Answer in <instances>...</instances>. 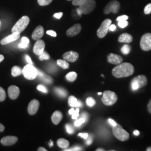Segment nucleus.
<instances>
[{
	"mask_svg": "<svg viewBox=\"0 0 151 151\" xmlns=\"http://www.w3.org/2000/svg\"><path fill=\"white\" fill-rule=\"evenodd\" d=\"M37 71H38V76L39 77H42V76H43L44 75L43 73L42 72H41L40 70H37Z\"/></svg>",
	"mask_w": 151,
	"mask_h": 151,
	"instance_id": "54",
	"label": "nucleus"
},
{
	"mask_svg": "<svg viewBox=\"0 0 151 151\" xmlns=\"http://www.w3.org/2000/svg\"><path fill=\"white\" fill-rule=\"evenodd\" d=\"M81 30V25L80 24H76L69 28L67 31L66 34L67 36L70 37H73L78 34Z\"/></svg>",
	"mask_w": 151,
	"mask_h": 151,
	"instance_id": "17",
	"label": "nucleus"
},
{
	"mask_svg": "<svg viewBox=\"0 0 151 151\" xmlns=\"http://www.w3.org/2000/svg\"><path fill=\"white\" fill-rule=\"evenodd\" d=\"M140 48L144 51H149L151 50V34L146 33L141 38L140 43Z\"/></svg>",
	"mask_w": 151,
	"mask_h": 151,
	"instance_id": "9",
	"label": "nucleus"
},
{
	"mask_svg": "<svg viewBox=\"0 0 151 151\" xmlns=\"http://www.w3.org/2000/svg\"><path fill=\"white\" fill-rule=\"evenodd\" d=\"M133 134L136 136H138V135H139V132L138 130H134V132H133Z\"/></svg>",
	"mask_w": 151,
	"mask_h": 151,
	"instance_id": "56",
	"label": "nucleus"
},
{
	"mask_svg": "<svg viewBox=\"0 0 151 151\" xmlns=\"http://www.w3.org/2000/svg\"><path fill=\"white\" fill-rule=\"evenodd\" d=\"M147 110L151 114V99L150 100L147 105Z\"/></svg>",
	"mask_w": 151,
	"mask_h": 151,
	"instance_id": "51",
	"label": "nucleus"
},
{
	"mask_svg": "<svg viewBox=\"0 0 151 151\" xmlns=\"http://www.w3.org/2000/svg\"><path fill=\"white\" fill-rule=\"evenodd\" d=\"M62 15H63V12H58V13L54 14V17L58 19H60L62 17Z\"/></svg>",
	"mask_w": 151,
	"mask_h": 151,
	"instance_id": "46",
	"label": "nucleus"
},
{
	"mask_svg": "<svg viewBox=\"0 0 151 151\" xmlns=\"http://www.w3.org/2000/svg\"><path fill=\"white\" fill-rule=\"evenodd\" d=\"M45 49V43L43 40L39 39L37 40L36 43L34 44L33 48V52L37 55H40L42 54Z\"/></svg>",
	"mask_w": 151,
	"mask_h": 151,
	"instance_id": "11",
	"label": "nucleus"
},
{
	"mask_svg": "<svg viewBox=\"0 0 151 151\" xmlns=\"http://www.w3.org/2000/svg\"><path fill=\"white\" fill-rule=\"evenodd\" d=\"M116 26L115 25H114V24L111 25H111L109 27V30H110V32H114V31H115L116 30Z\"/></svg>",
	"mask_w": 151,
	"mask_h": 151,
	"instance_id": "50",
	"label": "nucleus"
},
{
	"mask_svg": "<svg viewBox=\"0 0 151 151\" xmlns=\"http://www.w3.org/2000/svg\"><path fill=\"white\" fill-rule=\"evenodd\" d=\"M47 34L52 37H56V36H57V33L53 30H48L47 32Z\"/></svg>",
	"mask_w": 151,
	"mask_h": 151,
	"instance_id": "44",
	"label": "nucleus"
},
{
	"mask_svg": "<svg viewBox=\"0 0 151 151\" xmlns=\"http://www.w3.org/2000/svg\"><path fill=\"white\" fill-rule=\"evenodd\" d=\"M96 151H105V150H104V149H103V148H98V149H97L96 150Z\"/></svg>",
	"mask_w": 151,
	"mask_h": 151,
	"instance_id": "59",
	"label": "nucleus"
},
{
	"mask_svg": "<svg viewBox=\"0 0 151 151\" xmlns=\"http://www.w3.org/2000/svg\"><path fill=\"white\" fill-rule=\"evenodd\" d=\"M118 26L121 28H125L128 25V22L127 20H123L118 22Z\"/></svg>",
	"mask_w": 151,
	"mask_h": 151,
	"instance_id": "37",
	"label": "nucleus"
},
{
	"mask_svg": "<svg viewBox=\"0 0 151 151\" xmlns=\"http://www.w3.org/2000/svg\"><path fill=\"white\" fill-rule=\"evenodd\" d=\"M131 82H134L137 83L139 88L145 86L147 83V78L145 75H139L135 77Z\"/></svg>",
	"mask_w": 151,
	"mask_h": 151,
	"instance_id": "19",
	"label": "nucleus"
},
{
	"mask_svg": "<svg viewBox=\"0 0 151 151\" xmlns=\"http://www.w3.org/2000/svg\"><path fill=\"white\" fill-rule=\"evenodd\" d=\"M57 145L60 148L65 149L68 147L70 145V142L64 138H60L57 140Z\"/></svg>",
	"mask_w": 151,
	"mask_h": 151,
	"instance_id": "23",
	"label": "nucleus"
},
{
	"mask_svg": "<svg viewBox=\"0 0 151 151\" xmlns=\"http://www.w3.org/2000/svg\"><path fill=\"white\" fill-rule=\"evenodd\" d=\"M68 105L72 108H81L83 106V104L81 101L77 100V99L73 96H70L68 98Z\"/></svg>",
	"mask_w": 151,
	"mask_h": 151,
	"instance_id": "20",
	"label": "nucleus"
},
{
	"mask_svg": "<svg viewBox=\"0 0 151 151\" xmlns=\"http://www.w3.org/2000/svg\"><path fill=\"white\" fill-rule=\"evenodd\" d=\"M20 89L18 87L12 85L8 88V95L11 100H15L20 95Z\"/></svg>",
	"mask_w": 151,
	"mask_h": 151,
	"instance_id": "16",
	"label": "nucleus"
},
{
	"mask_svg": "<svg viewBox=\"0 0 151 151\" xmlns=\"http://www.w3.org/2000/svg\"><path fill=\"white\" fill-rule=\"evenodd\" d=\"M96 3L95 0H87L85 3L79 6L78 12L80 15H87L92 12L96 7Z\"/></svg>",
	"mask_w": 151,
	"mask_h": 151,
	"instance_id": "2",
	"label": "nucleus"
},
{
	"mask_svg": "<svg viewBox=\"0 0 151 151\" xmlns=\"http://www.w3.org/2000/svg\"><path fill=\"white\" fill-rule=\"evenodd\" d=\"M44 35V28L42 26L39 25L35 28L32 34V38L34 40H38Z\"/></svg>",
	"mask_w": 151,
	"mask_h": 151,
	"instance_id": "18",
	"label": "nucleus"
},
{
	"mask_svg": "<svg viewBox=\"0 0 151 151\" xmlns=\"http://www.w3.org/2000/svg\"><path fill=\"white\" fill-rule=\"evenodd\" d=\"M30 22V19L27 16H24L16 22L12 29V32L22 33L27 27Z\"/></svg>",
	"mask_w": 151,
	"mask_h": 151,
	"instance_id": "5",
	"label": "nucleus"
},
{
	"mask_svg": "<svg viewBox=\"0 0 151 151\" xmlns=\"http://www.w3.org/2000/svg\"><path fill=\"white\" fill-rule=\"evenodd\" d=\"M40 78L43 82L47 83H50L52 82V79L49 76L44 75L42 77H40Z\"/></svg>",
	"mask_w": 151,
	"mask_h": 151,
	"instance_id": "35",
	"label": "nucleus"
},
{
	"mask_svg": "<svg viewBox=\"0 0 151 151\" xmlns=\"http://www.w3.org/2000/svg\"><path fill=\"white\" fill-rule=\"evenodd\" d=\"M4 60V56L3 55H2V54H0V63L1 62H2Z\"/></svg>",
	"mask_w": 151,
	"mask_h": 151,
	"instance_id": "58",
	"label": "nucleus"
},
{
	"mask_svg": "<svg viewBox=\"0 0 151 151\" xmlns=\"http://www.w3.org/2000/svg\"><path fill=\"white\" fill-rule=\"evenodd\" d=\"M82 148L80 146H75L72 148H70L68 150H65L64 151H82Z\"/></svg>",
	"mask_w": 151,
	"mask_h": 151,
	"instance_id": "41",
	"label": "nucleus"
},
{
	"mask_svg": "<svg viewBox=\"0 0 151 151\" xmlns=\"http://www.w3.org/2000/svg\"><path fill=\"white\" fill-rule=\"evenodd\" d=\"M53 0H38V4L39 5L44 6L49 5Z\"/></svg>",
	"mask_w": 151,
	"mask_h": 151,
	"instance_id": "33",
	"label": "nucleus"
},
{
	"mask_svg": "<svg viewBox=\"0 0 151 151\" xmlns=\"http://www.w3.org/2000/svg\"><path fill=\"white\" fill-rule=\"evenodd\" d=\"M65 128H66V130H67L68 133H69L70 134H72L74 133L75 130L73 129V127L70 124H66L65 125Z\"/></svg>",
	"mask_w": 151,
	"mask_h": 151,
	"instance_id": "34",
	"label": "nucleus"
},
{
	"mask_svg": "<svg viewBox=\"0 0 151 151\" xmlns=\"http://www.w3.org/2000/svg\"><path fill=\"white\" fill-rule=\"evenodd\" d=\"M134 72L133 65L129 63H123L118 65L112 70L113 75L116 78H123L132 76Z\"/></svg>",
	"mask_w": 151,
	"mask_h": 151,
	"instance_id": "1",
	"label": "nucleus"
},
{
	"mask_svg": "<svg viewBox=\"0 0 151 151\" xmlns=\"http://www.w3.org/2000/svg\"><path fill=\"white\" fill-rule=\"evenodd\" d=\"M87 105L90 106V107H92L96 104V101L93 98L91 97H88L86 99Z\"/></svg>",
	"mask_w": 151,
	"mask_h": 151,
	"instance_id": "30",
	"label": "nucleus"
},
{
	"mask_svg": "<svg viewBox=\"0 0 151 151\" xmlns=\"http://www.w3.org/2000/svg\"><path fill=\"white\" fill-rule=\"evenodd\" d=\"M54 91L60 97H65L67 96V92L63 88L61 87H55L54 88Z\"/></svg>",
	"mask_w": 151,
	"mask_h": 151,
	"instance_id": "24",
	"label": "nucleus"
},
{
	"mask_svg": "<svg viewBox=\"0 0 151 151\" xmlns=\"http://www.w3.org/2000/svg\"><path fill=\"white\" fill-rule=\"evenodd\" d=\"M97 94H98L99 95H101V94H102V92H99Z\"/></svg>",
	"mask_w": 151,
	"mask_h": 151,
	"instance_id": "61",
	"label": "nucleus"
},
{
	"mask_svg": "<svg viewBox=\"0 0 151 151\" xmlns=\"http://www.w3.org/2000/svg\"><path fill=\"white\" fill-rule=\"evenodd\" d=\"M39 56V60H48L50 59V55H49L48 53L46 52H44L40 54Z\"/></svg>",
	"mask_w": 151,
	"mask_h": 151,
	"instance_id": "32",
	"label": "nucleus"
},
{
	"mask_svg": "<svg viewBox=\"0 0 151 151\" xmlns=\"http://www.w3.org/2000/svg\"><path fill=\"white\" fill-rule=\"evenodd\" d=\"M18 140V138L15 136H6L1 139V143L5 146L14 145Z\"/></svg>",
	"mask_w": 151,
	"mask_h": 151,
	"instance_id": "12",
	"label": "nucleus"
},
{
	"mask_svg": "<svg viewBox=\"0 0 151 151\" xmlns=\"http://www.w3.org/2000/svg\"><path fill=\"white\" fill-rule=\"evenodd\" d=\"M75 110L73 109V108H72L71 109H70V110H69V111H68V113L70 115H72L73 114L75 113Z\"/></svg>",
	"mask_w": 151,
	"mask_h": 151,
	"instance_id": "55",
	"label": "nucleus"
},
{
	"mask_svg": "<svg viewBox=\"0 0 151 151\" xmlns=\"http://www.w3.org/2000/svg\"><path fill=\"white\" fill-rule=\"evenodd\" d=\"M63 118L62 113L60 111H55L52 116V121L55 125L59 124Z\"/></svg>",
	"mask_w": 151,
	"mask_h": 151,
	"instance_id": "22",
	"label": "nucleus"
},
{
	"mask_svg": "<svg viewBox=\"0 0 151 151\" xmlns=\"http://www.w3.org/2000/svg\"><path fill=\"white\" fill-rule=\"evenodd\" d=\"M22 73L24 77L29 80H32L35 79L38 76L37 69L35 68L34 65L30 64L26 65L22 69Z\"/></svg>",
	"mask_w": 151,
	"mask_h": 151,
	"instance_id": "6",
	"label": "nucleus"
},
{
	"mask_svg": "<svg viewBox=\"0 0 151 151\" xmlns=\"http://www.w3.org/2000/svg\"><path fill=\"white\" fill-rule=\"evenodd\" d=\"M6 94L5 90L0 87V102L4 101L6 99Z\"/></svg>",
	"mask_w": 151,
	"mask_h": 151,
	"instance_id": "31",
	"label": "nucleus"
},
{
	"mask_svg": "<svg viewBox=\"0 0 151 151\" xmlns=\"http://www.w3.org/2000/svg\"><path fill=\"white\" fill-rule=\"evenodd\" d=\"M117 95L114 92L106 90L103 93L102 102L106 106H111L117 101Z\"/></svg>",
	"mask_w": 151,
	"mask_h": 151,
	"instance_id": "3",
	"label": "nucleus"
},
{
	"mask_svg": "<svg viewBox=\"0 0 151 151\" xmlns=\"http://www.w3.org/2000/svg\"><path fill=\"white\" fill-rule=\"evenodd\" d=\"M85 122V120L83 118H81L78 120H77L75 122V125L76 127H78L80 125H81V124L84 123Z\"/></svg>",
	"mask_w": 151,
	"mask_h": 151,
	"instance_id": "39",
	"label": "nucleus"
},
{
	"mask_svg": "<svg viewBox=\"0 0 151 151\" xmlns=\"http://www.w3.org/2000/svg\"><path fill=\"white\" fill-rule=\"evenodd\" d=\"M120 5V3L116 0H113L108 3L105 6L104 12L105 14H109L111 12L114 14H117L119 11Z\"/></svg>",
	"mask_w": 151,
	"mask_h": 151,
	"instance_id": "8",
	"label": "nucleus"
},
{
	"mask_svg": "<svg viewBox=\"0 0 151 151\" xmlns=\"http://www.w3.org/2000/svg\"><path fill=\"white\" fill-rule=\"evenodd\" d=\"M144 12L145 14H151V4H149L147 5L144 9Z\"/></svg>",
	"mask_w": 151,
	"mask_h": 151,
	"instance_id": "38",
	"label": "nucleus"
},
{
	"mask_svg": "<svg viewBox=\"0 0 151 151\" xmlns=\"http://www.w3.org/2000/svg\"><path fill=\"white\" fill-rule=\"evenodd\" d=\"M108 122L111 126H113V127H114V126H116V124H117V123L114 120H113L112 119H110V118L108 119Z\"/></svg>",
	"mask_w": 151,
	"mask_h": 151,
	"instance_id": "45",
	"label": "nucleus"
},
{
	"mask_svg": "<svg viewBox=\"0 0 151 151\" xmlns=\"http://www.w3.org/2000/svg\"><path fill=\"white\" fill-rule=\"evenodd\" d=\"M130 47L129 45H127V44H125L123 45V47L121 49V51L122 52V53L125 54V55H127V54H128L130 53Z\"/></svg>",
	"mask_w": 151,
	"mask_h": 151,
	"instance_id": "29",
	"label": "nucleus"
},
{
	"mask_svg": "<svg viewBox=\"0 0 151 151\" xmlns=\"http://www.w3.org/2000/svg\"><path fill=\"white\" fill-rule=\"evenodd\" d=\"M57 63L63 69H68L70 67V65L66 60H58L57 61Z\"/></svg>",
	"mask_w": 151,
	"mask_h": 151,
	"instance_id": "28",
	"label": "nucleus"
},
{
	"mask_svg": "<svg viewBox=\"0 0 151 151\" xmlns=\"http://www.w3.org/2000/svg\"><path fill=\"white\" fill-rule=\"evenodd\" d=\"M20 37V34L19 32H12L11 35L2 39L1 40V44L2 45H6L12 42L16 41Z\"/></svg>",
	"mask_w": 151,
	"mask_h": 151,
	"instance_id": "10",
	"label": "nucleus"
},
{
	"mask_svg": "<svg viewBox=\"0 0 151 151\" xmlns=\"http://www.w3.org/2000/svg\"><path fill=\"white\" fill-rule=\"evenodd\" d=\"M67 1H73V0H67Z\"/></svg>",
	"mask_w": 151,
	"mask_h": 151,
	"instance_id": "62",
	"label": "nucleus"
},
{
	"mask_svg": "<svg viewBox=\"0 0 151 151\" xmlns=\"http://www.w3.org/2000/svg\"><path fill=\"white\" fill-rule=\"evenodd\" d=\"M39 108V102L38 100L34 99L29 103L27 108L28 113L30 115H34L37 113Z\"/></svg>",
	"mask_w": 151,
	"mask_h": 151,
	"instance_id": "13",
	"label": "nucleus"
},
{
	"mask_svg": "<svg viewBox=\"0 0 151 151\" xmlns=\"http://www.w3.org/2000/svg\"><path fill=\"white\" fill-rule=\"evenodd\" d=\"M22 70L18 66H14L11 70V74L13 77H17L22 73Z\"/></svg>",
	"mask_w": 151,
	"mask_h": 151,
	"instance_id": "25",
	"label": "nucleus"
},
{
	"mask_svg": "<svg viewBox=\"0 0 151 151\" xmlns=\"http://www.w3.org/2000/svg\"><path fill=\"white\" fill-rule=\"evenodd\" d=\"M29 43V39L28 38L24 37L22 38V42L19 44V47L20 48L26 49L28 47V45Z\"/></svg>",
	"mask_w": 151,
	"mask_h": 151,
	"instance_id": "27",
	"label": "nucleus"
},
{
	"mask_svg": "<svg viewBox=\"0 0 151 151\" xmlns=\"http://www.w3.org/2000/svg\"><path fill=\"white\" fill-rule=\"evenodd\" d=\"M78 136L81 137L85 139H87V138L88 137V133H79L78 134Z\"/></svg>",
	"mask_w": 151,
	"mask_h": 151,
	"instance_id": "47",
	"label": "nucleus"
},
{
	"mask_svg": "<svg viewBox=\"0 0 151 151\" xmlns=\"http://www.w3.org/2000/svg\"><path fill=\"white\" fill-rule=\"evenodd\" d=\"M87 140H86V144L87 145H91L93 140H92V138L91 137H88V138H87Z\"/></svg>",
	"mask_w": 151,
	"mask_h": 151,
	"instance_id": "49",
	"label": "nucleus"
},
{
	"mask_svg": "<svg viewBox=\"0 0 151 151\" xmlns=\"http://www.w3.org/2000/svg\"><path fill=\"white\" fill-rule=\"evenodd\" d=\"M146 150H147V151H151V147H148Z\"/></svg>",
	"mask_w": 151,
	"mask_h": 151,
	"instance_id": "60",
	"label": "nucleus"
},
{
	"mask_svg": "<svg viewBox=\"0 0 151 151\" xmlns=\"http://www.w3.org/2000/svg\"><path fill=\"white\" fill-rule=\"evenodd\" d=\"M87 1V0H73L72 5L74 6H80Z\"/></svg>",
	"mask_w": 151,
	"mask_h": 151,
	"instance_id": "36",
	"label": "nucleus"
},
{
	"mask_svg": "<svg viewBox=\"0 0 151 151\" xmlns=\"http://www.w3.org/2000/svg\"><path fill=\"white\" fill-rule=\"evenodd\" d=\"M111 22H112L110 19H107L101 23L97 31V35L99 38H104L106 35Z\"/></svg>",
	"mask_w": 151,
	"mask_h": 151,
	"instance_id": "7",
	"label": "nucleus"
},
{
	"mask_svg": "<svg viewBox=\"0 0 151 151\" xmlns=\"http://www.w3.org/2000/svg\"><path fill=\"white\" fill-rule=\"evenodd\" d=\"M77 74L75 72H70L65 76L66 79L70 82H73L77 78Z\"/></svg>",
	"mask_w": 151,
	"mask_h": 151,
	"instance_id": "26",
	"label": "nucleus"
},
{
	"mask_svg": "<svg viewBox=\"0 0 151 151\" xmlns=\"http://www.w3.org/2000/svg\"><path fill=\"white\" fill-rule=\"evenodd\" d=\"M63 58L70 62H75L78 59L79 54L74 51H70L64 53Z\"/></svg>",
	"mask_w": 151,
	"mask_h": 151,
	"instance_id": "15",
	"label": "nucleus"
},
{
	"mask_svg": "<svg viewBox=\"0 0 151 151\" xmlns=\"http://www.w3.org/2000/svg\"><path fill=\"white\" fill-rule=\"evenodd\" d=\"M0 24H1V22H0Z\"/></svg>",
	"mask_w": 151,
	"mask_h": 151,
	"instance_id": "63",
	"label": "nucleus"
},
{
	"mask_svg": "<svg viewBox=\"0 0 151 151\" xmlns=\"http://www.w3.org/2000/svg\"><path fill=\"white\" fill-rule=\"evenodd\" d=\"M113 133L114 135L120 141H126L129 138V134L123 129L122 127L119 124H117L116 126L113 127Z\"/></svg>",
	"mask_w": 151,
	"mask_h": 151,
	"instance_id": "4",
	"label": "nucleus"
},
{
	"mask_svg": "<svg viewBox=\"0 0 151 151\" xmlns=\"http://www.w3.org/2000/svg\"><path fill=\"white\" fill-rule=\"evenodd\" d=\"M133 40L132 36L128 33H124L119 36L118 41L120 43H129Z\"/></svg>",
	"mask_w": 151,
	"mask_h": 151,
	"instance_id": "21",
	"label": "nucleus"
},
{
	"mask_svg": "<svg viewBox=\"0 0 151 151\" xmlns=\"http://www.w3.org/2000/svg\"><path fill=\"white\" fill-rule=\"evenodd\" d=\"M82 118H84L85 120V121L87 120V118H88L87 114L86 113H83L82 114Z\"/></svg>",
	"mask_w": 151,
	"mask_h": 151,
	"instance_id": "52",
	"label": "nucleus"
},
{
	"mask_svg": "<svg viewBox=\"0 0 151 151\" xmlns=\"http://www.w3.org/2000/svg\"><path fill=\"white\" fill-rule=\"evenodd\" d=\"M37 90L43 92L44 93H48V90L47 89V88L41 85H38L37 86Z\"/></svg>",
	"mask_w": 151,
	"mask_h": 151,
	"instance_id": "40",
	"label": "nucleus"
},
{
	"mask_svg": "<svg viewBox=\"0 0 151 151\" xmlns=\"http://www.w3.org/2000/svg\"><path fill=\"white\" fill-rule=\"evenodd\" d=\"M25 59L27 60V62L29 64L32 65V60H31V58H30L28 55H25Z\"/></svg>",
	"mask_w": 151,
	"mask_h": 151,
	"instance_id": "48",
	"label": "nucleus"
},
{
	"mask_svg": "<svg viewBox=\"0 0 151 151\" xmlns=\"http://www.w3.org/2000/svg\"><path fill=\"white\" fill-rule=\"evenodd\" d=\"M38 151H47V150L45 148H43V147H40V148H39L38 149Z\"/></svg>",
	"mask_w": 151,
	"mask_h": 151,
	"instance_id": "57",
	"label": "nucleus"
},
{
	"mask_svg": "<svg viewBox=\"0 0 151 151\" xmlns=\"http://www.w3.org/2000/svg\"><path fill=\"white\" fill-rule=\"evenodd\" d=\"M123 58L118 54L110 53L108 55V62L113 65H118L123 62Z\"/></svg>",
	"mask_w": 151,
	"mask_h": 151,
	"instance_id": "14",
	"label": "nucleus"
},
{
	"mask_svg": "<svg viewBox=\"0 0 151 151\" xmlns=\"http://www.w3.org/2000/svg\"><path fill=\"white\" fill-rule=\"evenodd\" d=\"M128 19V16L124 15H122V16L118 17L116 19V20L118 22H119V21H123V20H127Z\"/></svg>",
	"mask_w": 151,
	"mask_h": 151,
	"instance_id": "43",
	"label": "nucleus"
},
{
	"mask_svg": "<svg viewBox=\"0 0 151 151\" xmlns=\"http://www.w3.org/2000/svg\"><path fill=\"white\" fill-rule=\"evenodd\" d=\"M5 130V127L4 125L0 123V133H2Z\"/></svg>",
	"mask_w": 151,
	"mask_h": 151,
	"instance_id": "53",
	"label": "nucleus"
},
{
	"mask_svg": "<svg viewBox=\"0 0 151 151\" xmlns=\"http://www.w3.org/2000/svg\"><path fill=\"white\" fill-rule=\"evenodd\" d=\"M79 111H80V109L79 108H77L76 109L75 113L72 115V118L73 119H77L78 115H79Z\"/></svg>",
	"mask_w": 151,
	"mask_h": 151,
	"instance_id": "42",
	"label": "nucleus"
}]
</instances>
